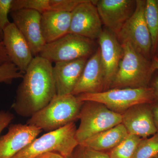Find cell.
Here are the masks:
<instances>
[{
    "mask_svg": "<svg viewBox=\"0 0 158 158\" xmlns=\"http://www.w3.org/2000/svg\"><path fill=\"white\" fill-rule=\"evenodd\" d=\"M14 118V115L9 111H0V135L3 130L10 125Z\"/></svg>",
    "mask_w": 158,
    "mask_h": 158,
    "instance_id": "cell-27",
    "label": "cell"
},
{
    "mask_svg": "<svg viewBox=\"0 0 158 158\" xmlns=\"http://www.w3.org/2000/svg\"><path fill=\"white\" fill-rule=\"evenodd\" d=\"M42 131L28 124H10L6 134L0 137V158H12Z\"/></svg>",
    "mask_w": 158,
    "mask_h": 158,
    "instance_id": "cell-15",
    "label": "cell"
},
{
    "mask_svg": "<svg viewBox=\"0 0 158 158\" xmlns=\"http://www.w3.org/2000/svg\"><path fill=\"white\" fill-rule=\"evenodd\" d=\"M105 73L99 48L88 59L72 94L99 93L104 90Z\"/></svg>",
    "mask_w": 158,
    "mask_h": 158,
    "instance_id": "cell-16",
    "label": "cell"
},
{
    "mask_svg": "<svg viewBox=\"0 0 158 158\" xmlns=\"http://www.w3.org/2000/svg\"><path fill=\"white\" fill-rule=\"evenodd\" d=\"M52 62L34 57L23 74L11 108L23 117H31L57 95Z\"/></svg>",
    "mask_w": 158,
    "mask_h": 158,
    "instance_id": "cell-1",
    "label": "cell"
},
{
    "mask_svg": "<svg viewBox=\"0 0 158 158\" xmlns=\"http://www.w3.org/2000/svg\"><path fill=\"white\" fill-rule=\"evenodd\" d=\"M152 88L155 99L158 100V77H157L154 81Z\"/></svg>",
    "mask_w": 158,
    "mask_h": 158,
    "instance_id": "cell-31",
    "label": "cell"
},
{
    "mask_svg": "<svg viewBox=\"0 0 158 158\" xmlns=\"http://www.w3.org/2000/svg\"><path fill=\"white\" fill-rule=\"evenodd\" d=\"M151 104L135 105L122 115V123L129 135L147 138L158 132Z\"/></svg>",
    "mask_w": 158,
    "mask_h": 158,
    "instance_id": "cell-12",
    "label": "cell"
},
{
    "mask_svg": "<svg viewBox=\"0 0 158 158\" xmlns=\"http://www.w3.org/2000/svg\"><path fill=\"white\" fill-rule=\"evenodd\" d=\"M10 62L2 41L0 42V66L6 62Z\"/></svg>",
    "mask_w": 158,
    "mask_h": 158,
    "instance_id": "cell-28",
    "label": "cell"
},
{
    "mask_svg": "<svg viewBox=\"0 0 158 158\" xmlns=\"http://www.w3.org/2000/svg\"><path fill=\"white\" fill-rule=\"evenodd\" d=\"M71 12L49 11L41 15L40 27L46 44L50 43L69 33Z\"/></svg>",
    "mask_w": 158,
    "mask_h": 158,
    "instance_id": "cell-18",
    "label": "cell"
},
{
    "mask_svg": "<svg viewBox=\"0 0 158 158\" xmlns=\"http://www.w3.org/2000/svg\"><path fill=\"white\" fill-rule=\"evenodd\" d=\"M2 42L10 62L24 73L34 57L27 40L13 23L4 30Z\"/></svg>",
    "mask_w": 158,
    "mask_h": 158,
    "instance_id": "cell-14",
    "label": "cell"
},
{
    "mask_svg": "<svg viewBox=\"0 0 158 158\" xmlns=\"http://www.w3.org/2000/svg\"><path fill=\"white\" fill-rule=\"evenodd\" d=\"M68 158H109L108 152L97 151L79 144Z\"/></svg>",
    "mask_w": 158,
    "mask_h": 158,
    "instance_id": "cell-25",
    "label": "cell"
},
{
    "mask_svg": "<svg viewBox=\"0 0 158 158\" xmlns=\"http://www.w3.org/2000/svg\"><path fill=\"white\" fill-rule=\"evenodd\" d=\"M146 1H135V8L131 16L116 34L122 44L129 43L139 53L149 60L152 53V42L145 20Z\"/></svg>",
    "mask_w": 158,
    "mask_h": 158,
    "instance_id": "cell-7",
    "label": "cell"
},
{
    "mask_svg": "<svg viewBox=\"0 0 158 158\" xmlns=\"http://www.w3.org/2000/svg\"><path fill=\"white\" fill-rule=\"evenodd\" d=\"M127 131L122 123L103 131L87 139L81 144L97 151L106 152L117 146L127 137Z\"/></svg>",
    "mask_w": 158,
    "mask_h": 158,
    "instance_id": "cell-19",
    "label": "cell"
},
{
    "mask_svg": "<svg viewBox=\"0 0 158 158\" xmlns=\"http://www.w3.org/2000/svg\"><path fill=\"white\" fill-rule=\"evenodd\" d=\"M83 102L72 94H57L46 106L30 117L27 124L47 133L59 129L79 119Z\"/></svg>",
    "mask_w": 158,
    "mask_h": 158,
    "instance_id": "cell-2",
    "label": "cell"
},
{
    "mask_svg": "<svg viewBox=\"0 0 158 158\" xmlns=\"http://www.w3.org/2000/svg\"><path fill=\"white\" fill-rule=\"evenodd\" d=\"M152 108L155 123L158 132V103L152 106Z\"/></svg>",
    "mask_w": 158,
    "mask_h": 158,
    "instance_id": "cell-30",
    "label": "cell"
},
{
    "mask_svg": "<svg viewBox=\"0 0 158 158\" xmlns=\"http://www.w3.org/2000/svg\"><path fill=\"white\" fill-rule=\"evenodd\" d=\"M67 8V2L65 0H13L11 11L31 9L41 14L46 11H65Z\"/></svg>",
    "mask_w": 158,
    "mask_h": 158,
    "instance_id": "cell-20",
    "label": "cell"
},
{
    "mask_svg": "<svg viewBox=\"0 0 158 158\" xmlns=\"http://www.w3.org/2000/svg\"><path fill=\"white\" fill-rule=\"evenodd\" d=\"M34 158H66L62 155L55 152L46 153Z\"/></svg>",
    "mask_w": 158,
    "mask_h": 158,
    "instance_id": "cell-29",
    "label": "cell"
},
{
    "mask_svg": "<svg viewBox=\"0 0 158 158\" xmlns=\"http://www.w3.org/2000/svg\"><path fill=\"white\" fill-rule=\"evenodd\" d=\"M95 5L102 22L116 35L135 11V1L98 0Z\"/></svg>",
    "mask_w": 158,
    "mask_h": 158,
    "instance_id": "cell-11",
    "label": "cell"
},
{
    "mask_svg": "<svg viewBox=\"0 0 158 158\" xmlns=\"http://www.w3.org/2000/svg\"><path fill=\"white\" fill-rule=\"evenodd\" d=\"M123 56L110 85L113 88H147L153 73L152 62L129 43L121 44Z\"/></svg>",
    "mask_w": 158,
    "mask_h": 158,
    "instance_id": "cell-3",
    "label": "cell"
},
{
    "mask_svg": "<svg viewBox=\"0 0 158 158\" xmlns=\"http://www.w3.org/2000/svg\"><path fill=\"white\" fill-rule=\"evenodd\" d=\"M158 155V132L150 138H141L132 158H152Z\"/></svg>",
    "mask_w": 158,
    "mask_h": 158,
    "instance_id": "cell-23",
    "label": "cell"
},
{
    "mask_svg": "<svg viewBox=\"0 0 158 158\" xmlns=\"http://www.w3.org/2000/svg\"><path fill=\"white\" fill-rule=\"evenodd\" d=\"M98 39L105 73L104 91L110 89L122 59L123 49L116 35L108 29L103 30Z\"/></svg>",
    "mask_w": 158,
    "mask_h": 158,
    "instance_id": "cell-13",
    "label": "cell"
},
{
    "mask_svg": "<svg viewBox=\"0 0 158 158\" xmlns=\"http://www.w3.org/2000/svg\"><path fill=\"white\" fill-rule=\"evenodd\" d=\"M93 40L68 33L59 39L46 44L39 56L52 62H65L88 58L92 55Z\"/></svg>",
    "mask_w": 158,
    "mask_h": 158,
    "instance_id": "cell-8",
    "label": "cell"
},
{
    "mask_svg": "<svg viewBox=\"0 0 158 158\" xmlns=\"http://www.w3.org/2000/svg\"><path fill=\"white\" fill-rule=\"evenodd\" d=\"M74 123L49 132L36 138L12 158H34L46 153L55 152L66 158L70 156L79 145Z\"/></svg>",
    "mask_w": 158,
    "mask_h": 158,
    "instance_id": "cell-4",
    "label": "cell"
},
{
    "mask_svg": "<svg viewBox=\"0 0 158 158\" xmlns=\"http://www.w3.org/2000/svg\"><path fill=\"white\" fill-rule=\"evenodd\" d=\"M152 158H158V155Z\"/></svg>",
    "mask_w": 158,
    "mask_h": 158,
    "instance_id": "cell-33",
    "label": "cell"
},
{
    "mask_svg": "<svg viewBox=\"0 0 158 158\" xmlns=\"http://www.w3.org/2000/svg\"><path fill=\"white\" fill-rule=\"evenodd\" d=\"M13 23L25 37L34 57L39 56L46 43L40 27L41 14L33 9L11 11Z\"/></svg>",
    "mask_w": 158,
    "mask_h": 158,
    "instance_id": "cell-10",
    "label": "cell"
},
{
    "mask_svg": "<svg viewBox=\"0 0 158 158\" xmlns=\"http://www.w3.org/2000/svg\"><path fill=\"white\" fill-rule=\"evenodd\" d=\"M80 123L77 130L79 144L103 131L122 123V115L97 102L85 101L80 112Z\"/></svg>",
    "mask_w": 158,
    "mask_h": 158,
    "instance_id": "cell-6",
    "label": "cell"
},
{
    "mask_svg": "<svg viewBox=\"0 0 158 158\" xmlns=\"http://www.w3.org/2000/svg\"><path fill=\"white\" fill-rule=\"evenodd\" d=\"M96 2L84 0L72 11L69 33L92 40L98 39L103 30Z\"/></svg>",
    "mask_w": 158,
    "mask_h": 158,
    "instance_id": "cell-9",
    "label": "cell"
},
{
    "mask_svg": "<svg viewBox=\"0 0 158 158\" xmlns=\"http://www.w3.org/2000/svg\"><path fill=\"white\" fill-rule=\"evenodd\" d=\"M13 0H0V42L2 41L4 30L10 23L9 14Z\"/></svg>",
    "mask_w": 158,
    "mask_h": 158,
    "instance_id": "cell-26",
    "label": "cell"
},
{
    "mask_svg": "<svg viewBox=\"0 0 158 158\" xmlns=\"http://www.w3.org/2000/svg\"><path fill=\"white\" fill-rule=\"evenodd\" d=\"M152 66L154 71L158 70V57L155 56L152 62Z\"/></svg>",
    "mask_w": 158,
    "mask_h": 158,
    "instance_id": "cell-32",
    "label": "cell"
},
{
    "mask_svg": "<svg viewBox=\"0 0 158 158\" xmlns=\"http://www.w3.org/2000/svg\"><path fill=\"white\" fill-rule=\"evenodd\" d=\"M141 139L137 136L128 135L121 143L108 153L109 158H132Z\"/></svg>",
    "mask_w": 158,
    "mask_h": 158,
    "instance_id": "cell-22",
    "label": "cell"
},
{
    "mask_svg": "<svg viewBox=\"0 0 158 158\" xmlns=\"http://www.w3.org/2000/svg\"><path fill=\"white\" fill-rule=\"evenodd\" d=\"M144 15L151 37L152 52L154 54L158 46V0L146 1Z\"/></svg>",
    "mask_w": 158,
    "mask_h": 158,
    "instance_id": "cell-21",
    "label": "cell"
},
{
    "mask_svg": "<svg viewBox=\"0 0 158 158\" xmlns=\"http://www.w3.org/2000/svg\"><path fill=\"white\" fill-rule=\"evenodd\" d=\"M82 102H97L111 111L122 115L135 105L152 104L155 99L152 88H113L99 93L83 94L77 96Z\"/></svg>",
    "mask_w": 158,
    "mask_h": 158,
    "instance_id": "cell-5",
    "label": "cell"
},
{
    "mask_svg": "<svg viewBox=\"0 0 158 158\" xmlns=\"http://www.w3.org/2000/svg\"><path fill=\"white\" fill-rule=\"evenodd\" d=\"M88 58L57 62L53 66L57 94H72L84 70Z\"/></svg>",
    "mask_w": 158,
    "mask_h": 158,
    "instance_id": "cell-17",
    "label": "cell"
},
{
    "mask_svg": "<svg viewBox=\"0 0 158 158\" xmlns=\"http://www.w3.org/2000/svg\"><path fill=\"white\" fill-rule=\"evenodd\" d=\"M23 74L11 62L0 66V83L10 84L15 79L22 78Z\"/></svg>",
    "mask_w": 158,
    "mask_h": 158,
    "instance_id": "cell-24",
    "label": "cell"
}]
</instances>
